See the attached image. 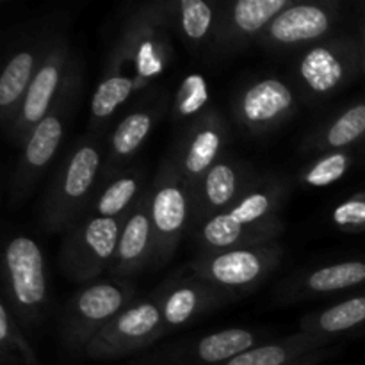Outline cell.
<instances>
[{
	"label": "cell",
	"instance_id": "1",
	"mask_svg": "<svg viewBox=\"0 0 365 365\" xmlns=\"http://www.w3.org/2000/svg\"><path fill=\"white\" fill-rule=\"evenodd\" d=\"M287 191L282 178L260 177L235 205L192 230L200 253L277 242L284 232L280 209Z\"/></svg>",
	"mask_w": 365,
	"mask_h": 365
},
{
	"label": "cell",
	"instance_id": "2",
	"mask_svg": "<svg viewBox=\"0 0 365 365\" xmlns=\"http://www.w3.org/2000/svg\"><path fill=\"white\" fill-rule=\"evenodd\" d=\"M106 145L100 135H82L53 175L41 205L46 232H68L88 214L103 178Z\"/></svg>",
	"mask_w": 365,
	"mask_h": 365
},
{
	"label": "cell",
	"instance_id": "3",
	"mask_svg": "<svg viewBox=\"0 0 365 365\" xmlns=\"http://www.w3.org/2000/svg\"><path fill=\"white\" fill-rule=\"evenodd\" d=\"M81 89L82 70L77 61L73 59L63 89L53 102L52 109L36 125L27 143L21 148L20 160H18L9 184V202L13 207H18L21 202H25V198L34 191L41 175L45 173L46 168L56 157L64 139L68 123L73 118L75 107L81 98Z\"/></svg>",
	"mask_w": 365,
	"mask_h": 365
},
{
	"label": "cell",
	"instance_id": "4",
	"mask_svg": "<svg viewBox=\"0 0 365 365\" xmlns=\"http://www.w3.org/2000/svg\"><path fill=\"white\" fill-rule=\"evenodd\" d=\"M4 299L24 330H34L48 307L45 255L34 239L13 235L4 250Z\"/></svg>",
	"mask_w": 365,
	"mask_h": 365
},
{
	"label": "cell",
	"instance_id": "5",
	"mask_svg": "<svg viewBox=\"0 0 365 365\" xmlns=\"http://www.w3.org/2000/svg\"><path fill=\"white\" fill-rule=\"evenodd\" d=\"M135 287L125 280L93 282L68 299L61 316V339L73 355H84L89 342L128 305Z\"/></svg>",
	"mask_w": 365,
	"mask_h": 365
},
{
	"label": "cell",
	"instance_id": "6",
	"mask_svg": "<svg viewBox=\"0 0 365 365\" xmlns=\"http://www.w3.org/2000/svg\"><path fill=\"white\" fill-rule=\"evenodd\" d=\"M150 217L155 241L153 267H163L173 259L182 237L192 227L191 189L171 157L163 160L150 187Z\"/></svg>",
	"mask_w": 365,
	"mask_h": 365
},
{
	"label": "cell",
	"instance_id": "7",
	"mask_svg": "<svg viewBox=\"0 0 365 365\" xmlns=\"http://www.w3.org/2000/svg\"><path fill=\"white\" fill-rule=\"evenodd\" d=\"M284 252V246L277 241L200 253L191 262L189 271L237 298L267 280L280 266Z\"/></svg>",
	"mask_w": 365,
	"mask_h": 365
},
{
	"label": "cell",
	"instance_id": "8",
	"mask_svg": "<svg viewBox=\"0 0 365 365\" xmlns=\"http://www.w3.org/2000/svg\"><path fill=\"white\" fill-rule=\"evenodd\" d=\"M127 217L84 216L66 232L61 267L75 284H89L110 269Z\"/></svg>",
	"mask_w": 365,
	"mask_h": 365
},
{
	"label": "cell",
	"instance_id": "9",
	"mask_svg": "<svg viewBox=\"0 0 365 365\" xmlns=\"http://www.w3.org/2000/svg\"><path fill=\"white\" fill-rule=\"evenodd\" d=\"M113 52L130 66L138 93L166 70L173 50L168 39V27L157 14L153 2L145 4L127 18Z\"/></svg>",
	"mask_w": 365,
	"mask_h": 365
},
{
	"label": "cell",
	"instance_id": "10",
	"mask_svg": "<svg viewBox=\"0 0 365 365\" xmlns=\"http://www.w3.org/2000/svg\"><path fill=\"white\" fill-rule=\"evenodd\" d=\"M166 335L159 294L135 299L121 310L86 348L91 360H116L143 351Z\"/></svg>",
	"mask_w": 365,
	"mask_h": 365
},
{
	"label": "cell",
	"instance_id": "11",
	"mask_svg": "<svg viewBox=\"0 0 365 365\" xmlns=\"http://www.w3.org/2000/svg\"><path fill=\"white\" fill-rule=\"evenodd\" d=\"M71 64H73V57H71L70 39L66 32L57 27L53 31L48 50L29 86L16 121L7 134L9 141L16 148H24L36 125L52 109L53 102L63 89Z\"/></svg>",
	"mask_w": 365,
	"mask_h": 365
},
{
	"label": "cell",
	"instance_id": "12",
	"mask_svg": "<svg viewBox=\"0 0 365 365\" xmlns=\"http://www.w3.org/2000/svg\"><path fill=\"white\" fill-rule=\"evenodd\" d=\"M362 68L360 46L351 38H331L309 46L299 57L296 75L307 93L328 96L349 84Z\"/></svg>",
	"mask_w": 365,
	"mask_h": 365
},
{
	"label": "cell",
	"instance_id": "13",
	"mask_svg": "<svg viewBox=\"0 0 365 365\" xmlns=\"http://www.w3.org/2000/svg\"><path fill=\"white\" fill-rule=\"evenodd\" d=\"M260 175L242 160L223 155L191 189L192 196V227L203 225L210 217L220 216L239 202L257 182Z\"/></svg>",
	"mask_w": 365,
	"mask_h": 365
},
{
	"label": "cell",
	"instance_id": "14",
	"mask_svg": "<svg viewBox=\"0 0 365 365\" xmlns=\"http://www.w3.org/2000/svg\"><path fill=\"white\" fill-rule=\"evenodd\" d=\"M227 143L228 125L220 110L209 109L185 125L170 157L175 160L189 189H195L203 175L225 155Z\"/></svg>",
	"mask_w": 365,
	"mask_h": 365
},
{
	"label": "cell",
	"instance_id": "15",
	"mask_svg": "<svg viewBox=\"0 0 365 365\" xmlns=\"http://www.w3.org/2000/svg\"><path fill=\"white\" fill-rule=\"evenodd\" d=\"M339 18L337 2H299L282 11L257 39L267 50H294L324 41Z\"/></svg>",
	"mask_w": 365,
	"mask_h": 365
},
{
	"label": "cell",
	"instance_id": "16",
	"mask_svg": "<svg viewBox=\"0 0 365 365\" xmlns=\"http://www.w3.org/2000/svg\"><path fill=\"white\" fill-rule=\"evenodd\" d=\"M298 109L294 89L278 77H264L241 89L234 102L237 123L250 134H267Z\"/></svg>",
	"mask_w": 365,
	"mask_h": 365
},
{
	"label": "cell",
	"instance_id": "17",
	"mask_svg": "<svg viewBox=\"0 0 365 365\" xmlns=\"http://www.w3.org/2000/svg\"><path fill=\"white\" fill-rule=\"evenodd\" d=\"M259 346V335L246 328H227L182 341L139 359L134 365H221Z\"/></svg>",
	"mask_w": 365,
	"mask_h": 365
},
{
	"label": "cell",
	"instance_id": "18",
	"mask_svg": "<svg viewBox=\"0 0 365 365\" xmlns=\"http://www.w3.org/2000/svg\"><path fill=\"white\" fill-rule=\"evenodd\" d=\"M157 294L160 299L166 334L177 330V328L187 327L198 317L205 316L234 299L230 292L196 277L191 271L189 274H178V277L164 282Z\"/></svg>",
	"mask_w": 365,
	"mask_h": 365
},
{
	"label": "cell",
	"instance_id": "19",
	"mask_svg": "<svg viewBox=\"0 0 365 365\" xmlns=\"http://www.w3.org/2000/svg\"><path fill=\"white\" fill-rule=\"evenodd\" d=\"M53 31L43 29L25 36L24 41L18 43L9 59L6 61V66L0 75V118L6 134H9L16 121L29 86L52 41Z\"/></svg>",
	"mask_w": 365,
	"mask_h": 365
},
{
	"label": "cell",
	"instance_id": "20",
	"mask_svg": "<svg viewBox=\"0 0 365 365\" xmlns=\"http://www.w3.org/2000/svg\"><path fill=\"white\" fill-rule=\"evenodd\" d=\"M164 113L166 98L163 95H155L139 103L114 127L106 145L103 178H113L114 175L121 173V168L134 159Z\"/></svg>",
	"mask_w": 365,
	"mask_h": 365
},
{
	"label": "cell",
	"instance_id": "21",
	"mask_svg": "<svg viewBox=\"0 0 365 365\" xmlns=\"http://www.w3.org/2000/svg\"><path fill=\"white\" fill-rule=\"evenodd\" d=\"M292 4V0H237L220 4L214 43L223 50H230L259 39L271 21Z\"/></svg>",
	"mask_w": 365,
	"mask_h": 365
},
{
	"label": "cell",
	"instance_id": "22",
	"mask_svg": "<svg viewBox=\"0 0 365 365\" xmlns=\"http://www.w3.org/2000/svg\"><path fill=\"white\" fill-rule=\"evenodd\" d=\"M155 264V241H153L152 217H150V189L139 198L125 220L118 241L110 274L118 280H127Z\"/></svg>",
	"mask_w": 365,
	"mask_h": 365
},
{
	"label": "cell",
	"instance_id": "23",
	"mask_svg": "<svg viewBox=\"0 0 365 365\" xmlns=\"http://www.w3.org/2000/svg\"><path fill=\"white\" fill-rule=\"evenodd\" d=\"M365 285V260H344L296 274L280 287L284 302L324 298Z\"/></svg>",
	"mask_w": 365,
	"mask_h": 365
},
{
	"label": "cell",
	"instance_id": "24",
	"mask_svg": "<svg viewBox=\"0 0 365 365\" xmlns=\"http://www.w3.org/2000/svg\"><path fill=\"white\" fill-rule=\"evenodd\" d=\"M135 88L134 75H132L130 66L125 63L121 56L116 52L110 53L107 61L106 71L96 86L91 98V116H89V134L102 135L106 132L107 125L113 120L116 110L130 98Z\"/></svg>",
	"mask_w": 365,
	"mask_h": 365
},
{
	"label": "cell",
	"instance_id": "25",
	"mask_svg": "<svg viewBox=\"0 0 365 365\" xmlns=\"http://www.w3.org/2000/svg\"><path fill=\"white\" fill-rule=\"evenodd\" d=\"M157 14L168 31L177 29L191 45H203L216 36L220 4L205 0H155Z\"/></svg>",
	"mask_w": 365,
	"mask_h": 365
},
{
	"label": "cell",
	"instance_id": "26",
	"mask_svg": "<svg viewBox=\"0 0 365 365\" xmlns=\"http://www.w3.org/2000/svg\"><path fill=\"white\" fill-rule=\"evenodd\" d=\"M365 327V294L346 298L317 312L307 314L299 331L335 342L339 335Z\"/></svg>",
	"mask_w": 365,
	"mask_h": 365
},
{
	"label": "cell",
	"instance_id": "27",
	"mask_svg": "<svg viewBox=\"0 0 365 365\" xmlns=\"http://www.w3.org/2000/svg\"><path fill=\"white\" fill-rule=\"evenodd\" d=\"M145 191V171H121L100 185L88 214L100 217H127Z\"/></svg>",
	"mask_w": 365,
	"mask_h": 365
},
{
	"label": "cell",
	"instance_id": "28",
	"mask_svg": "<svg viewBox=\"0 0 365 365\" xmlns=\"http://www.w3.org/2000/svg\"><path fill=\"white\" fill-rule=\"evenodd\" d=\"M331 344L334 342L327 341V339L298 331V334L289 335L280 341L255 346L221 365H287L302 356L330 348Z\"/></svg>",
	"mask_w": 365,
	"mask_h": 365
},
{
	"label": "cell",
	"instance_id": "29",
	"mask_svg": "<svg viewBox=\"0 0 365 365\" xmlns=\"http://www.w3.org/2000/svg\"><path fill=\"white\" fill-rule=\"evenodd\" d=\"M365 138V102L355 103L342 110L339 116L321 127L307 141L305 148L310 152L327 153L348 150L349 146Z\"/></svg>",
	"mask_w": 365,
	"mask_h": 365
},
{
	"label": "cell",
	"instance_id": "30",
	"mask_svg": "<svg viewBox=\"0 0 365 365\" xmlns=\"http://www.w3.org/2000/svg\"><path fill=\"white\" fill-rule=\"evenodd\" d=\"M0 356L2 365H38V356L6 299L0 303Z\"/></svg>",
	"mask_w": 365,
	"mask_h": 365
},
{
	"label": "cell",
	"instance_id": "31",
	"mask_svg": "<svg viewBox=\"0 0 365 365\" xmlns=\"http://www.w3.org/2000/svg\"><path fill=\"white\" fill-rule=\"evenodd\" d=\"M209 100L210 93L205 78L200 73L187 75L178 86L177 93H175L173 106H171L175 121L189 125L209 110L207 109Z\"/></svg>",
	"mask_w": 365,
	"mask_h": 365
},
{
	"label": "cell",
	"instance_id": "32",
	"mask_svg": "<svg viewBox=\"0 0 365 365\" xmlns=\"http://www.w3.org/2000/svg\"><path fill=\"white\" fill-rule=\"evenodd\" d=\"M351 160L349 150L321 153L299 173V182L309 187H328L348 173Z\"/></svg>",
	"mask_w": 365,
	"mask_h": 365
},
{
	"label": "cell",
	"instance_id": "33",
	"mask_svg": "<svg viewBox=\"0 0 365 365\" xmlns=\"http://www.w3.org/2000/svg\"><path fill=\"white\" fill-rule=\"evenodd\" d=\"M331 221L335 227L348 234L365 232V192L349 196L339 203L331 212Z\"/></svg>",
	"mask_w": 365,
	"mask_h": 365
},
{
	"label": "cell",
	"instance_id": "34",
	"mask_svg": "<svg viewBox=\"0 0 365 365\" xmlns=\"http://www.w3.org/2000/svg\"><path fill=\"white\" fill-rule=\"evenodd\" d=\"M331 355H334V349L327 348V349H321V351L312 353V355L302 356V359L294 360V362H291V364H287V365H317V364L323 362V360L330 359Z\"/></svg>",
	"mask_w": 365,
	"mask_h": 365
},
{
	"label": "cell",
	"instance_id": "35",
	"mask_svg": "<svg viewBox=\"0 0 365 365\" xmlns=\"http://www.w3.org/2000/svg\"><path fill=\"white\" fill-rule=\"evenodd\" d=\"M360 53H362V70L365 71V34H364L362 45H360Z\"/></svg>",
	"mask_w": 365,
	"mask_h": 365
}]
</instances>
